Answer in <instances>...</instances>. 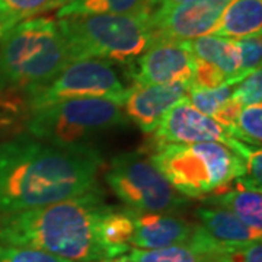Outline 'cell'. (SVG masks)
<instances>
[{
	"mask_svg": "<svg viewBox=\"0 0 262 262\" xmlns=\"http://www.w3.org/2000/svg\"><path fill=\"white\" fill-rule=\"evenodd\" d=\"M102 155L89 144L58 147L31 136L0 143V215L50 206L96 185Z\"/></svg>",
	"mask_w": 262,
	"mask_h": 262,
	"instance_id": "6da1fadb",
	"label": "cell"
},
{
	"mask_svg": "<svg viewBox=\"0 0 262 262\" xmlns=\"http://www.w3.org/2000/svg\"><path fill=\"white\" fill-rule=\"evenodd\" d=\"M111 207L102 188L95 185L82 195L0 215V245L38 249L73 262L108 261L96 226Z\"/></svg>",
	"mask_w": 262,
	"mask_h": 262,
	"instance_id": "7a4b0ae2",
	"label": "cell"
},
{
	"mask_svg": "<svg viewBox=\"0 0 262 262\" xmlns=\"http://www.w3.org/2000/svg\"><path fill=\"white\" fill-rule=\"evenodd\" d=\"M57 24L70 61L95 58L131 64L158 39L149 10L75 16Z\"/></svg>",
	"mask_w": 262,
	"mask_h": 262,
	"instance_id": "3957f363",
	"label": "cell"
},
{
	"mask_svg": "<svg viewBox=\"0 0 262 262\" xmlns=\"http://www.w3.org/2000/svg\"><path fill=\"white\" fill-rule=\"evenodd\" d=\"M69 63L56 20H24L0 38V91L41 88Z\"/></svg>",
	"mask_w": 262,
	"mask_h": 262,
	"instance_id": "277c9868",
	"label": "cell"
},
{
	"mask_svg": "<svg viewBox=\"0 0 262 262\" xmlns=\"http://www.w3.org/2000/svg\"><path fill=\"white\" fill-rule=\"evenodd\" d=\"M150 160L181 195L189 198L225 192L246 173L242 158L214 141L159 144Z\"/></svg>",
	"mask_w": 262,
	"mask_h": 262,
	"instance_id": "5b68a950",
	"label": "cell"
},
{
	"mask_svg": "<svg viewBox=\"0 0 262 262\" xmlns=\"http://www.w3.org/2000/svg\"><path fill=\"white\" fill-rule=\"evenodd\" d=\"M127 124L122 105L108 98H79L32 111L29 136L58 147L84 146L92 137Z\"/></svg>",
	"mask_w": 262,
	"mask_h": 262,
	"instance_id": "8992f818",
	"label": "cell"
},
{
	"mask_svg": "<svg viewBox=\"0 0 262 262\" xmlns=\"http://www.w3.org/2000/svg\"><path fill=\"white\" fill-rule=\"evenodd\" d=\"M105 179L127 208L137 213H173L188 206L187 198L141 151L115 156Z\"/></svg>",
	"mask_w": 262,
	"mask_h": 262,
	"instance_id": "52a82bcc",
	"label": "cell"
},
{
	"mask_svg": "<svg viewBox=\"0 0 262 262\" xmlns=\"http://www.w3.org/2000/svg\"><path fill=\"white\" fill-rule=\"evenodd\" d=\"M127 92L113 63L88 58L70 61L50 83L28 91V101L31 113L79 98H108L122 105Z\"/></svg>",
	"mask_w": 262,
	"mask_h": 262,
	"instance_id": "ba28073f",
	"label": "cell"
},
{
	"mask_svg": "<svg viewBox=\"0 0 262 262\" xmlns=\"http://www.w3.org/2000/svg\"><path fill=\"white\" fill-rule=\"evenodd\" d=\"M195 57L187 39H156L130 66L133 83L137 86L187 82L191 86Z\"/></svg>",
	"mask_w": 262,
	"mask_h": 262,
	"instance_id": "9c48e42d",
	"label": "cell"
},
{
	"mask_svg": "<svg viewBox=\"0 0 262 262\" xmlns=\"http://www.w3.org/2000/svg\"><path fill=\"white\" fill-rule=\"evenodd\" d=\"M153 139L156 146L214 141L229 147L233 137H230L211 117H207L194 108L187 95H184L162 117L153 130Z\"/></svg>",
	"mask_w": 262,
	"mask_h": 262,
	"instance_id": "30bf717a",
	"label": "cell"
},
{
	"mask_svg": "<svg viewBox=\"0 0 262 262\" xmlns=\"http://www.w3.org/2000/svg\"><path fill=\"white\" fill-rule=\"evenodd\" d=\"M230 0H185L151 13L158 39H194L208 35Z\"/></svg>",
	"mask_w": 262,
	"mask_h": 262,
	"instance_id": "8fae6325",
	"label": "cell"
},
{
	"mask_svg": "<svg viewBox=\"0 0 262 262\" xmlns=\"http://www.w3.org/2000/svg\"><path fill=\"white\" fill-rule=\"evenodd\" d=\"M189 83L175 82L166 84H147L128 88L124 99V110L128 120L144 133H153L162 117L179 99L187 95Z\"/></svg>",
	"mask_w": 262,
	"mask_h": 262,
	"instance_id": "7c38bea8",
	"label": "cell"
},
{
	"mask_svg": "<svg viewBox=\"0 0 262 262\" xmlns=\"http://www.w3.org/2000/svg\"><path fill=\"white\" fill-rule=\"evenodd\" d=\"M195 226L166 213H137L131 245L136 249H160L187 244Z\"/></svg>",
	"mask_w": 262,
	"mask_h": 262,
	"instance_id": "4fadbf2b",
	"label": "cell"
},
{
	"mask_svg": "<svg viewBox=\"0 0 262 262\" xmlns=\"http://www.w3.org/2000/svg\"><path fill=\"white\" fill-rule=\"evenodd\" d=\"M233 246H223L213 241L200 225L187 244L173 245L160 249H134L128 258L131 262H207L219 259L220 255Z\"/></svg>",
	"mask_w": 262,
	"mask_h": 262,
	"instance_id": "5bb4252c",
	"label": "cell"
},
{
	"mask_svg": "<svg viewBox=\"0 0 262 262\" xmlns=\"http://www.w3.org/2000/svg\"><path fill=\"white\" fill-rule=\"evenodd\" d=\"M200 226L213 241L223 246H245L261 241L262 232H258L230 211L214 206L200 207L195 211Z\"/></svg>",
	"mask_w": 262,
	"mask_h": 262,
	"instance_id": "9a60e30c",
	"label": "cell"
},
{
	"mask_svg": "<svg viewBox=\"0 0 262 262\" xmlns=\"http://www.w3.org/2000/svg\"><path fill=\"white\" fill-rule=\"evenodd\" d=\"M203 200L208 206L225 208L242 220L245 225L262 232L261 191H256L245 178L236 179L225 192L206 196Z\"/></svg>",
	"mask_w": 262,
	"mask_h": 262,
	"instance_id": "2e32d148",
	"label": "cell"
},
{
	"mask_svg": "<svg viewBox=\"0 0 262 262\" xmlns=\"http://www.w3.org/2000/svg\"><path fill=\"white\" fill-rule=\"evenodd\" d=\"M187 41L194 57L220 69L227 76L230 86L244 80L245 77L241 73V57L236 39L203 35Z\"/></svg>",
	"mask_w": 262,
	"mask_h": 262,
	"instance_id": "e0dca14e",
	"label": "cell"
},
{
	"mask_svg": "<svg viewBox=\"0 0 262 262\" xmlns=\"http://www.w3.org/2000/svg\"><path fill=\"white\" fill-rule=\"evenodd\" d=\"M262 28V0H230L208 35L225 38L248 37Z\"/></svg>",
	"mask_w": 262,
	"mask_h": 262,
	"instance_id": "ac0fdd59",
	"label": "cell"
},
{
	"mask_svg": "<svg viewBox=\"0 0 262 262\" xmlns=\"http://www.w3.org/2000/svg\"><path fill=\"white\" fill-rule=\"evenodd\" d=\"M136 214L137 211L131 208L118 210L111 207L99 219L96 226V236L110 259L128 252L134 234Z\"/></svg>",
	"mask_w": 262,
	"mask_h": 262,
	"instance_id": "d6986e66",
	"label": "cell"
},
{
	"mask_svg": "<svg viewBox=\"0 0 262 262\" xmlns=\"http://www.w3.org/2000/svg\"><path fill=\"white\" fill-rule=\"evenodd\" d=\"M147 10L146 0H64L57 10V18L91 15H120Z\"/></svg>",
	"mask_w": 262,
	"mask_h": 262,
	"instance_id": "ffe728a7",
	"label": "cell"
},
{
	"mask_svg": "<svg viewBox=\"0 0 262 262\" xmlns=\"http://www.w3.org/2000/svg\"><path fill=\"white\" fill-rule=\"evenodd\" d=\"M56 8L58 0H0V38L20 22Z\"/></svg>",
	"mask_w": 262,
	"mask_h": 262,
	"instance_id": "44dd1931",
	"label": "cell"
},
{
	"mask_svg": "<svg viewBox=\"0 0 262 262\" xmlns=\"http://www.w3.org/2000/svg\"><path fill=\"white\" fill-rule=\"evenodd\" d=\"M233 139L251 144L261 146L262 141V105L252 103L242 108L237 118V125Z\"/></svg>",
	"mask_w": 262,
	"mask_h": 262,
	"instance_id": "7402d4cb",
	"label": "cell"
},
{
	"mask_svg": "<svg viewBox=\"0 0 262 262\" xmlns=\"http://www.w3.org/2000/svg\"><path fill=\"white\" fill-rule=\"evenodd\" d=\"M187 92L191 105L194 108H196L200 113L213 118L215 111L230 98L232 86L225 84V86H220V88H215V89L189 88Z\"/></svg>",
	"mask_w": 262,
	"mask_h": 262,
	"instance_id": "603a6c76",
	"label": "cell"
},
{
	"mask_svg": "<svg viewBox=\"0 0 262 262\" xmlns=\"http://www.w3.org/2000/svg\"><path fill=\"white\" fill-rule=\"evenodd\" d=\"M239 57H241V73L244 77L249 76L252 72L261 69L262 42L261 32L252 34L248 37L236 39Z\"/></svg>",
	"mask_w": 262,
	"mask_h": 262,
	"instance_id": "cb8c5ba5",
	"label": "cell"
},
{
	"mask_svg": "<svg viewBox=\"0 0 262 262\" xmlns=\"http://www.w3.org/2000/svg\"><path fill=\"white\" fill-rule=\"evenodd\" d=\"M0 262H73L38 249L0 245Z\"/></svg>",
	"mask_w": 262,
	"mask_h": 262,
	"instance_id": "d4e9b609",
	"label": "cell"
},
{
	"mask_svg": "<svg viewBox=\"0 0 262 262\" xmlns=\"http://www.w3.org/2000/svg\"><path fill=\"white\" fill-rule=\"evenodd\" d=\"M225 84H229V79L220 69H217L215 66L203 61L200 58H195L194 75H192V82H191L189 88L215 89V88H220Z\"/></svg>",
	"mask_w": 262,
	"mask_h": 262,
	"instance_id": "484cf974",
	"label": "cell"
},
{
	"mask_svg": "<svg viewBox=\"0 0 262 262\" xmlns=\"http://www.w3.org/2000/svg\"><path fill=\"white\" fill-rule=\"evenodd\" d=\"M232 96L237 99L244 106L259 103L262 98V72L261 69L252 72L249 76H246L239 86L232 91Z\"/></svg>",
	"mask_w": 262,
	"mask_h": 262,
	"instance_id": "4316f807",
	"label": "cell"
},
{
	"mask_svg": "<svg viewBox=\"0 0 262 262\" xmlns=\"http://www.w3.org/2000/svg\"><path fill=\"white\" fill-rule=\"evenodd\" d=\"M242 108H244V105L230 95V98L215 111L213 120L219 122L230 137H233L236 125H237V118H239Z\"/></svg>",
	"mask_w": 262,
	"mask_h": 262,
	"instance_id": "83f0119b",
	"label": "cell"
},
{
	"mask_svg": "<svg viewBox=\"0 0 262 262\" xmlns=\"http://www.w3.org/2000/svg\"><path fill=\"white\" fill-rule=\"evenodd\" d=\"M222 262H262L261 241L245 246H234L227 249L219 258Z\"/></svg>",
	"mask_w": 262,
	"mask_h": 262,
	"instance_id": "f1b7e54d",
	"label": "cell"
},
{
	"mask_svg": "<svg viewBox=\"0 0 262 262\" xmlns=\"http://www.w3.org/2000/svg\"><path fill=\"white\" fill-rule=\"evenodd\" d=\"M182 2H185V0H146V8L150 13H153L156 10L168 9L172 6H177Z\"/></svg>",
	"mask_w": 262,
	"mask_h": 262,
	"instance_id": "f546056e",
	"label": "cell"
},
{
	"mask_svg": "<svg viewBox=\"0 0 262 262\" xmlns=\"http://www.w3.org/2000/svg\"><path fill=\"white\" fill-rule=\"evenodd\" d=\"M103 262H131L128 255H121V256H117V258H113V259H108V261Z\"/></svg>",
	"mask_w": 262,
	"mask_h": 262,
	"instance_id": "4dcf8cb0",
	"label": "cell"
},
{
	"mask_svg": "<svg viewBox=\"0 0 262 262\" xmlns=\"http://www.w3.org/2000/svg\"><path fill=\"white\" fill-rule=\"evenodd\" d=\"M207 262H222L220 259H211V261H207Z\"/></svg>",
	"mask_w": 262,
	"mask_h": 262,
	"instance_id": "1f68e13d",
	"label": "cell"
},
{
	"mask_svg": "<svg viewBox=\"0 0 262 262\" xmlns=\"http://www.w3.org/2000/svg\"><path fill=\"white\" fill-rule=\"evenodd\" d=\"M58 3H60V6H61V5L64 3V0H58Z\"/></svg>",
	"mask_w": 262,
	"mask_h": 262,
	"instance_id": "d6a6232c",
	"label": "cell"
}]
</instances>
